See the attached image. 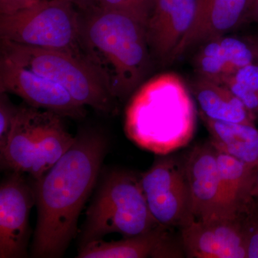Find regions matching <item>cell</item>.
Here are the masks:
<instances>
[{
	"mask_svg": "<svg viewBox=\"0 0 258 258\" xmlns=\"http://www.w3.org/2000/svg\"><path fill=\"white\" fill-rule=\"evenodd\" d=\"M30 106L18 107L9 138L0 150L2 168L42 177L72 147L76 137L62 116Z\"/></svg>",
	"mask_w": 258,
	"mask_h": 258,
	"instance_id": "cell-5",
	"label": "cell"
},
{
	"mask_svg": "<svg viewBox=\"0 0 258 258\" xmlns=\"http://www.w3.org/2000/svg\"><path fill=\"white\" fill-rule=\"evenodd\" d=\"M18 109V107L10 101L8 93H0V150L8 142Z\"/></svg>",
	"mask_w": 258,
	"mask_h": 258,
	"instance_id": "cell-23",
	"label": "cell"
},
{
	"mask_svg": "<svg viewBox=\"0 0 258 258\" xmlns=\"http://www.w3.org/2000/svg\"><path fill=\"white\" fill-rule=\"evenodd\" d=\"M157 0H80V9L92 7L122 12L137 19L147 27Z\"/></svg>",
	"mask_w": 258,
	"mask_h": 258,
	"instance_id": "cell-19",
	"label": "cell"
},
{
	"mask_svg": "<svg viewBox=\"0 0 258 258\" xmlns=\"http://www.w3.org/2000/svg\"><path fill=\"white\" fill-rule=\"evenodd\" d=\"M220 42V56L235 73L237 70L254 62V56L247 42L235 37H219Z\"/></svg>",
	"mask_w": 258,
	"mask_h": 258,
	"instance_id": "cell-20",
	"label": "cell"
},
{
	"mask_svg": "<svg viewBox=\"0 0 258 258\" xmlns=\"http://www.w3.org/2000/svg\"><path fill=\"white\" fill-rule=\"evenodd\" d=\"M198 0H157L147 25L151 55L170 63L176 47L192 24Z\"/></svg>",
	"mask_w": 258,
	"mask_h": 258,
	"instance_id": "cell-13",
	"label": "cell"
},
{
	"mask_svg": "<svg viewBox=\"0 0 258 258\" xmlns=\"http://www.w3.org/2000/svg\"><path fill=\"white\" fill-rule=\"evenodd\" d=\"M217 150L236 158L252 168L258 167V129L254 124L210 119L200 114Z\"/></svg>",
	"mask_w": 258,
	"mask_h": 258,
	"instance_id": "cell-17",
	"label": "cell"
},
{
	"mask_svg": "<svg viewBox=\"0 0 258 258\" xmlns=\"http://www.w3.org/2000/svg\"><path fill=\"white\" fill-rule=\"evenodd\" d=\"M191 88L200 114L220 121L254 124L255 115L223 84L201 76Z\"/></svg>",
	"mask_w": 258,
	"mask_h": 258,
	"instance_id": "cell-16",
	"label": "cell"
},
{
	"mask_svg": "<svg viewBox=\"0 0 258 258\" xmlns=\"http://www.w3.org/2000/svg\"><path fill=\"white\" fill-rule=\"evenodd\" d=\"M0 55L60 85L79 104L104 113L113 111L115 98L84 57L66 52L1 40Z\"/></svg>",
	"mask_w": 258,
	"mask_h": 258,
	"instance_id": "cell-6",
	"label": "cell"
},
{
	"mask_svg": "<svg viewBox=\"0 0 258 258\" xmlns=\"http://www.w3.org/2000/svg\"><path fill=\"white\" fill-rule=\"evenodd\" d=\"M196 112L181 78L157 76L143 85L129 103L125 131L132 142L159 155L184 147L192 139Z\"/></svg>",
	"mask_w": 258,
	"mask_h": 258,
	"instance_id": "cell-3",
	"label": "cell"
},
{
	"mask_svg": "<svg viewBox=\"0 0 258 258\" xmlns=\"http://www.w3.org/2000/svg\"><path fill=\"white\" fill-rule=\"evenodd\" d=\"M217 164L226 207L233 215H239L252 200L257 168L217 150Z\"/></svg>",
	"mask_w": 258,
	"mask_h": 258,
	"instance_id": "cell-18",
	"label": "cell"
},
{
	"mask_svg": "<svg viewBox=\"0 0 258 258\" xmlns=\"http://www.w3.org/2000/svg\"><path fill=\"white\" fill-rule=\"evenodd\" d=\"M0 93L16 95L28 106L62 117L79 119L85 116V106L60 85L1 55Z\"/></svg>",
	"mask_w": 258,
	"mask_h": 258,
	"instance_id": "cell-9",
	"label": "cell"
},
{
	"mask_svg": "<svg viewBox=\"0 0 258 258\" xmlns=\"http://www.w3.org/2000/svg\"><path fill=\"white\" fill-rule=\"evenodd\" d=\"M215 81L228 88L252 114L255 116L258 115V93L237 82L232 75L224 76Z\"/></svg>",
	"mask_w": 258,
	"mask_h": 258,
	"instance_id": "cell-22",
	"label": "cell"
},
{
	"mask_svg": "<svg viewBox=\"0 0 258 258\" xmlns=\"http://www.w3.org/2000/svg\"><path fill=\"white\" fill-rule=\"evenodd\" d=\"M77 8L73 0H40L16 13L0 15V38L84 57L80 46Z\"/></svg>",
	"mask_w": 258,
	"mask_h": 258,
	"instance_id": "cell-7",
	"label": "cell"
},
{
	"mask_svg": "<svg viewBox=\"0 0 258 258\" xmlns=\"http://www.w3.org/2000/svg\"><path fill=\"white\" fill-rule=\"evenodd\" d=\"M234 79L245 87L258 93V63L244 66L232 74Z\"/></svg>",
	"mask_w": 258,
	"mask_h": 258,
	"instance_id": "cell-24",
	"label": "cell"
},
{
	"mask_svg": "<svg viewBox=\"0 0 258 258\" xmlns=\"http://www.w3.org/2000/svg\"><path fill=\"white\" fill-rule=\"evenodd\" d=\"M249 0H198L192 24L176 47L171 62L199 44L223 36L248 14Z\"/></svg>",
	"mask_w": 258,
	"mask_h": 258,
	"instance_id": "cell-14",
	"label": "cell"
},
{
	"mask_svg": "<svg viewBox=\"0 0 258 258\" xmlns=\"http://www.w3.org/2000/svg\"><path fill=\"white\" fill-rule=\"evenodd\" d=\"M108 141L95 131H83L69 151L35 180L37 222L31 255L59 258L77 235L78 222L96 184Z\"/></svg>",
	"mask_w": 258,
	"mask_h": 258,
	"instance_id": "cell-1",
	"label": "cell"
},
{
	"mask_svg": "<svg viewBox=\"0 0 258 258\" xmlns=\"http://www.w3.org/2000/svg\"><path fill=\"white\" fill-rule=\"evenodd\" d=\"M247 15L258 23V0H254L251 4Z\"/></svg>",
	"mask_w": 258,
	"mask_h": 258,
	"instance_id": "cell-27",
	"label": "cell"
},
{
	"mask_svg": "<svg viewBox=\"0 0 258 258\" xmlns=\"http://www.w3.org/2000/svg\"><path fill=\"white\" fill-rule=\"evenodd\" d=\"M140 178L149 210L159 225L182 229L195 221L184 159H158Z\"/></svg>",
	"mask_w": 258,
	"mask_h": 258,
	"instance_id": "cell-8",
	"label": "cell"
},
{
	"mask_svg": "<svg viewBox=\"0 0 258 258\" xmlns=\"http://www.w3.org/2000/svg\"><path fill=\"white\" fill-rule=\"evenodd\" d=\"M247 42L253 52L254 62L258 63V37H250Z\"/></svg>",
	"mask_w": 258,
	"mask_h": 258,
	"instance_id": "cell-26",
	"label": "cell"
},
{
	"mask_svg": "<svg viewBox=\"0 0 258 258\" xmlns=\"http://www.w3.org/2000/svg\"><path fill=\"white\" fill-rule=\"evenodd\" d=\"M35 186L24 174L12 171L0 186V257H26L29 217L35 205Z\"/></svg>",
	"mask_w": 258,
	"mask_h": 258,
	"instance_id": "cell-10",
	"label": "cell"
},
{
	"mask_svg": "<svg viewBox=\"0 0 258 258\" xmlns=\"http://www.w3.org/2000/svg\"><path fill=\"white\" fill-rule=\"evenodd\" d=\"M181 242L188 257L247 258L240 213L234 217L195 220L181 229Z\"/></svg>",
	"mask_w": 258,
	"mask_h": 258,
	"instance_id": "cell-11",
	"label": "cell"
},
{
	"mask_svg": "<svg viewBox=\"0 0 258 258\" xmlns=\"http://www.w3.org/2000/svg\"><path fill=\"white\" fill-rule=\"evenodd\" d=\"M80 46L112 96L123 99L143 81L150 66L147 27L115 10L83 8Z\"/></svg>",
	"mask_w": 258,
	"mask_h": 258,
	"instance_id": "cell-2",
	"label": "cell"
},
{
	"mask_svg": "<svg viewBox=\"0 0 258 258\" xmlns=\"http://www.w3.org/2000/svg\"><path fill=\"white\" fill-rule=\"evenodd\" d=\"M249 1H250V5H251V4H252V3H253L254 0H249ZM250 5H249V7H250Z\"/></svg>",
	"mask_w": 258,
	"mask_h": 258,
	"instance_id": "cell-30",
	"label": "cell"
},
{
	"mask_svg": "<svg viewBox=\"0 0 258 258\" xmlns=\"http://www.w3.org/2000/svg\"><path fill=\"white\" fill-rule=\"evenodd\" d=\"M86 215L81 245L110 234L139 235L159 225L149 210L141 178L120 169L105 174Z\"/></svg>",
	"mask_w": 258,
	"mask_h": 258,
	"instance_id": "cell-4",
	"label": "cell"
},
{
	"mask_svg": "<svg viewBox=\"0 0 258 258\" xmlns=\"http://www.w3.org/2000/svg\"><path fill=\"white\" fill-rule=\"evenodd\" d=\"M160 225L139 235L110 242L92 241L80 247L79 258L181 257L182 253Z\"/></svg>",
	"mask_w": 258,
	"mask_h": 258,
	"instance_id": "cell-15",
	"label": "cell"
},
{
	"mask_svg": "<svg viewBox=\"0 0 258 258\" xmlns=\"http://www.w3.org/2000/svg\"><path fill=\"white\" fill-rule=\"evenodd\" d=\"M40 0H0V15H8L30 8Z\"/></svg>",
	"mask_w": 258,
	"mask_h": 258,
	"instance_id": "cell-25",
	"label": "cell"
},
{
	"mask_svg": "<svg viewBox=\"0 0 258 258\" xmlns=\"http://www.w3.org/2000/svg\"><path fill=\"white\" fill-rule=\"evenodd\" d=\"M252 197L254 201L258 204V167L257 170V176H256L255 183L252 191Z\"/></svg>",
	"mask_w": 258,
	"mask_h": 258,
	"instance_id": "cell-28",
	"label": "cell"
},
{
	"mask_svg": "<svg viewBox=\"0 0 258 258\" xmlns=\"http://www.w3.org/2000/svg\"><path fill=\"white\" fill-rule=\"evenodd\" d=\"M73 1H74L75 3H76V4H77V3H79L80 0H73Z\"/></svg>",
	"mask_w": 258,
	"mask_h": 258,
	"instance_id": "cell-29",
	"label": "cell"
},
{
	"mask_svg": "<svg viewBox=\"0 0 258 258\" xmlns=\"http://www.w3.org/2000/svg\"><path fill=\"white\" fill-rule=\"evenodd\" d=\"M184 159L195 220L238 215L226 207L216 149L210 142L195 146Z\"/></svg>",
	"mask_w": 258,
	"mask_h": 258,
	"instance_id": "cell-12",
	"label": "cell"
},
{
	"mask_svg": "<svg viewBox=\"0 0 258 258\" xmlns=\"http://www.w3.org/2000/svg\"><path fill=\"white\" fill-rule=\"evenodd\" d=\"M247 258H258V204L252 200L241 212Z\"/></svg>",
	"mask_w": 258,
	"mask_h": 258,
	"instance_id": "cell-21",
	"label": "cell"
}]
</instances>
